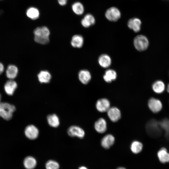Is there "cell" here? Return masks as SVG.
<instances>
[{
  "label": "cell",
  "mask_w": 169,
  "mask_h": 169,
  "mask_svg": "<svg viewBox=\"0 0 169 169\" xmlns=\"http://www.w3.org/2000/svg\"><path fill=\"white\" fill-rule=\"evenodd\" d=\"M152 88L154 92L160 94L165 91L166 88L165 84L162 80H158L153 82L152 85Z\"/></svg>",
  "instance_id": "20"
},
{
  "label": "cell",
  "mask_w": 169,
  "mask_h": 169,
  "mask_svg": "<svg viewBox=\"0 0 169 169\" xmlns=\"http://www.w3.org/2000/svg\"><path fill=\"white\" fill-rule=\"evenodd\" d=\"M107 112L109 118L112 122H116L121 118V112L120 110L116 107H110Z\"/></svg>",
  "instance_id": "11"
},
{
  "label": "cell",
  "mask_w": 169,
  "mask_h": 169,
  "mask_svg": "<svg viewBox=\"0 0 169 169\" xmlns=\"http://www.w3.org/2000/svg\"><path fill=\"white\" fill-rule=\"evenodd\" d=\"M37 161L33 157L28 156L24 160L23 165L26 169H33L36 166Z\"/></svg>",
  "instance_id": "26"
},
{
  "label": "cell",
  "mask_w": 169,
  "mask_h": 169,
  "mask_svg": "<svg viewBox=\"0 0 169 169\" xmlns=\"http://www.w3.org/2000/svg\"><path fill=\"white\" fill-rule=\"evenodd\" d=\"M71 8L73 12L76 15H81L83 14L84 7L82 3L79 2L74 3L72 5Z\"/></svg>",
  "instance_id": "25"
},
{
  "label": "cell",
  "mask_w": 169,
  "mask_h": 169,
  "mask_svg": "<svg viewBox=\"0 0 169 169\" xmlns=\"http://www.w3.org/2000/svg\"><path fill=\"white\" fill-rule=\"evenodd\" d=\"M157 156L161 162L162 163L169 162V152L166 148H161L157 152Z\"/></svg>",
  "instance_id": "17"
},
{
  "label": "cell",
  "mask_w": 169,
  "mask_h": 169,
  "mask_svg": "<svg viewBox=\"0 0 169 169\" xmlns=\"http://www.w3.org/2000/svg\"><path fill=\"white\" fill-rule=\"evenodd\" d=\"M95 19L94 16L90 13L85 14L81 21L82 25L85 28H88L95 24Z\"/></svg>",
  "instance_id": "13"
},
{
  "label": "cell",
  "mask_w": 169,
  "mask_h": 169,
  "mask_svg": "<svg viewBox=\"0 0 169 169\" xmlns=\"http://www.w3.org/2000/svg\"><path fill=\"white\" fill-rule=\"evenodd\" d=\"M27 17L32 20L38 19L40 16V12L38 8L34 7L28 8L26 12Z\"/></svg>",
  "instance_id": "19"
},
{
  "label": "cell",
  "mask_w": 169,
  "mask_h": 169,
  "mask_svg": "<svg viewBox=\"0 0 169 169\" xmlns=\"http://www.w3.org/2000/svg\"><path fill=\"white\" fill-rule=\"evenodd\" d=\"M26 136L30 140H34L37 138L39 134L38 129L33 125H29L25 128L24 131Z\"/></svg>",
  "instance_id": "8"
},
{
  "label": "cell",
  "mask_w": 169,
  "mask_h": 169,
  "mask_svg": "<svg viewBox=\"0 0 169 169\" xmlns=\"http://www.w3.org/2000/svg\"><path fill=\"white\" fill-rule=\"evenodd\" d=\"M110 103L109 100L106 98L99 99L96 103L97 110L100 112H104L107 111L110 108Z\"/></svg>",
  "instance_id": "9"
},
{
  "label": "cell",
  "mask_w": 169,
  "mask_h": 169,
  "mask_svg": "<svg viewBox=\"0 0 169 169\" xmlns=\"http://www.w3.org/2000/svg\"><path fill=\"white\" fill-rule=\"evenodd\" d=\"M105 16L108 20L111 22H116L120 18L121 13L118 8L112 7L106 10Z\"/></svg>",
  "instance_id": "5"
},
{
  "label": "cell",
  "mask_w": 169,
  "mask_h": 169,
  "mask_svg": "<svg viewBox=\"0 0 169 169\" xmlns=\"http://www.w3.org/2000/svg\"><path fill=\"white\" fill-rule=\"evenodd\" d=\"M94 127L95 130L98 133H103L107 129V123L106 120L103 118H100L95 123Z\"/></svg>",
  "instance_id": "15"
},
{
  "label": "cell",
  "mask_w": 169,
  "mask_h": 169,
  "mask_svg": "<svg viewBox=\"0 0 169 169\" xmlns=\"http://www.w3.org/2000/svg\"><path fill=\"white\" fill-rule=\"evenodd\" d=\"M16 110L15 106L6 102L0 103V116L6 120H9L12 117L13 113Z\"/></svg>",
  "instance_id": "3"
},
{
  "label": "cell",
  "mask_w": 169,
  "mask_h": 169,
  "mask_svg": "<svg viewBox=\"0 0 169 169\" xmlns=\"http://www.w3.org/2000/svg\"><path fill=\"white\" fill-rule=\"evenodd\" d=\"M166 90L169 93V83L167 84L166 87Z\"/></svg>",
  "instance_id": "34"
},
{
  "label": "cell",
  "mask_w": 169,
  "mask_h": 169,
  "mask_svg": "<svg viewBox=\"0 0 169 169\" xmlns=\"http://www.w3.org/2000/svg\"><path fill=\"white\" fill-rule=\"evenodd\" d=\"M4 70V66L2 63L0 62V74H2Z\"/></svg>",
  "instance_id": "32"
},
{
  "label": "cell",
  "mask_w": 169,
  "mask_h": 169,
  "mask_svg": "<svg viewBox=\"0 0 169 169\" xmlns=\"http://www.w3.org/2000/svg\"><path fill=\"white\" fill-rule=\"evenodd\" d=\"M141 20L137 18H133L129 19L127 22V26L134 32L137 33L141 29Z\"/></svg>",
  "instance_id": "10"
},
{
  "label": "cell",
  "mask_w": 169,
  "mask_h": 169,
  "mask_svg": "<svg viewBox=\"0 0 169 169\" xmlns=\"http://www.w3.org/2000/svg\"><path fill=\"white\" fill-rule=\"evenodd\" d=\"M59 167L58 163L53 160L48 161L45 164L46 169H59Z\"/></svg>",
  "instance_id": "30"
},
{
  "label": "cell",
  "mask_w": 169,
  "mask_h": 169,
  "mask_svg": "<svg viewBox=\"0 0 169 169\" xmlns=\"http://www.w3.org/2000/svg\"><path fill=\"white\" fill-rule=\"evenodd\" d=\"M148 105L150 110L154 113L159 112L162 108L161 101L158 99L152 97L148 101Z\"/></svg>",
  "instance_id": "6"
},
{
  "label": "cell",
  "mask_w": 169,
  "mask_h": 169,
  "mask_svg": "<svg viewBox=\"0 0 169 169\" xmlns=\"http://www.w3.org/2000/svg\"><path fill=\"white\" fill-rule=\"evenodd\" d=\"M133 45L137 51L142 52L146 50L149 45V42L147 37L143 35H138L133 40Z\"/></svg>",
  "instance_id": "4"
},
{
  "label": "cell",
  "mask_w": 169,
  "mask_h": 169,
  "mask_svg": "<svg viewBox=\"0 0 169 169\" xmlns=\"http://www.w3.org/2000/svg\"><path fill=\"white\" fill-rule=\"evenodd\" d=\"M57 1L59 5L61 6L65 5L68 1V0H57Z\"/></svg>",
  "instance_id": "31"
},
{
  "label": "cell",
  "mask_w": 169,
  "mask_h": 169,
  "mask_svg": "<svg viewBox=\"0 0 169 169\" xmlns=\"http://www.w3.org/2000/svg\"><path fill=\"white\" fill-rule=\"evenodd\" d=\"M38 77L39 82L42 83H49L51 78L50 74L47 70L41 71L38 74Z\"/></svg>",
  "instance_id": "23"
},
{
  "label": "cell",
  "mask_w": 169,
  "mask_h": 169,
  "mask_svg": "<svg viewBox=\"0 0 169 169\" xmlns=\"http://www.w3.org/2000/svg\"><path fill=\"white\" fill-rule=\"evenodd\" d=\"M67 133L71 137H77L82 138L85 135L84 130L79 127L76 125H72L68 129Z\"/></svg>",
  "instance_id": "7"
},
{
  "label": "cell",
  "mask_w": 169,
  "mask_h": 169,
  "mask_svg": "<svg viewBox=\"0 0 169 169\" xmlns=\"http://www.w3.org/2000/svg\"><path fill=\"white\" fill-rule=\"evenodd\" d=\"M117 169H126L125 168H124V167H120L118 168Z\"/></svg>",
  "instance_id": "35"
},
{
  "label": "cell",
  "mask_w": 169,
  "mask_h": 169,
  "mask_svg": "<svg viewBox=\"0 0 169 169\" xmlns=\"http://www.w3.org/2000/svg\"><path fill=\"white\" fill-rule=\"evenodd\" d=\"M78 77L80 81L84 84H87L91 78L90 73L86 70H80L79 72Z\"/></svg>",
  "instance_id": "22"
},
{
  "label": "cell",
  "mask_w": 169,
  "mask_h": 169,
  "mask_svg": "<svg viewBox=\"0 0 169 169\" xmlns=\"http://www.w3.org/2000/svg\"><path fill=\"white\" fill-rule=\"evenodd\" d=\"M98 62L101 67L106 68L110 66L112 60L110 56L107 54H102L99 57Z\"/></svg>",
  "instance_id": "14"
},
{
  "label": "cell",
  "mask_w": 169,
  "mask_h": 169,
  "mask_svg": "<svg viewBox=\"0 0 169 169\" xmlns=\"http://www.w3.org/2000/svg\"><path fill=\"white\" fill-rule=\"evenodd\" d=\"M84 40L83 38L81 35H75L72 38L71 44L74 48H80L83 46Z\"/></svg>",
  "instance_id": "24"
},
{
  "label": "cell",
  "mask_w": 169,
  "mask_h": 169,
  "mask_svg": "<svg viewBox=\"0 0 169 169\" xmlns=\"http://www.w3.org/2000/svg\"><path fill=\"white\" fill-rule=\"evenodd\" d=\"M18 73V68L16 65L13 64L9 65L6 71V76L10 79H13L15 78Z\"/></svg>",
  "instance_id": "21"
},
{
  "label": "cell",
  "mask_w": 169,
  "mask_h": 169,
  "mask_svg": "<svg viewBox=\"0 0 169 169\" xmlns=\"http://www.w3.org/2000/svg\"><path fill=\"white\" fill-rule=\"evenodd\" d=\"M1 94H0V103H1Z\"/></svg>",
  "instance_id": "36"
},
{
  "label": "cell",
  "mask_w": 169,
  "mask_h": 169,
  "mask_svg": "<svg viewBox=\"0 0 169 169\" xmlns=\"http://www.w3.org/2000/svg\"><path fill=\"white\" fill-rule=\"evenodd\" d=\"M79 169H88L85 166H81L79 168Z\"/></svg>",
  "instance_id": "33"
},
{
  "label": "cell",
  "mask_w": 169,
  "mask_h": 169,
  "mask_svg": "<svg viewBox=\"0 0 169 169\" xmlns=\"http://www.w3.org/2000/svg\"><path fill=\"white\" fill-rule=\"evenodd\" d=\"M17 87V83L12 79H10L7 81L4 87L6 93L9 95H13Z\"/></svg>",
  "instance_id": "12"
},
{
  "label": "cell",
  "mask_w": 169,
  "mask_h": 169,
  "mask_svg": "<svg viewBox=\"0 0 169 169\" xmlns=\"http://www.w3.org/2000/svg\"><path fill=\"white\" fill-rule=\"evenodd\" d=\"M159 123L161 128L165 131L166 137L169 140V119H163Z\"/></svg>",
  "instance_id": "28"
},
{
  "label": "cell",
  "mask_w": 169,
  "mask_h": 169,
  "mask_svg": "<svg viewBox=\"0 0 169 169\" xmlns=\"http://www.w3.org/2000/svg\"><path fill=\"white\" fill-rule=\"evenodd\" d=\"M34 40L37 43L45 44L49 41L50 32L48 28L45 26L38 27L33 31Z\"/></svg>",
  "instance_id": "1"
},
{
  "label": "cell",
  "mask_w": 169,
  "mask_h": 169,
  "mask_svg": "<svg viewBox=\"0 0 169 169\" xmlns=\"http://www.w3.org/2000/svg\"><path fill=\"white\" fill-rule=\"evenodd\" d=\"M48 122L50 126L53 127H57L59 125V118L55 114H50L47 116Z\"/></svg>",
  "instance_id": "27"
},
{
  "label": "cell",
  "mask_w": 169,
  "mask_h": 169,
  "mask_svg": "<svg viewBox=\"0 0 169 169\" xmlns=\"http://www.w3.org/2000/svg\"><path fill=\"white\" fill-rule=\"evenodd\" d=\"M168 0V1H169V0Z\"/></svg>",
  "instance_id": "37"
},
{
  "label": "cell",
  "mask_w": 169,
  "mask_h": 169,
  "mask_svg": "<svg viewBox=\"0 0 169 169\" xmlns=\"http://www.w3.org/2000/svg\"><path fill=\"white\" fill-rule=\"evenodd\" d=\"M117 77V74L115 70L109 69L105 71L103 76V79L106 82L110 83L115 80Z\"/></svg>",
  "instance_id": "18"
},
{
  "label": "cell",
  "mask_w": 169,
  "mask_h": 169,
  "mask_svg": "<svg viewBox=\"0 0 169 169\" xmlns=\"http://www.w3.org/2000/svg\"><path fill=\"white\" fill-rule=\"evenodd\" d=\"M143 145L141 142L138 141H134L131 145V149L134 153L137 154L140 153L142 150Z\"/></svg>",
  "instance_id": "29"
},
{
  "label": "cell",
  "mask_w": 169,
  "mask_h": 169,
  "mask_svg": "<svg viewBox=\"0 0 169 169\" xmlns=\"http://www.w3.org/2000/svg\"><path fill=\"white\" fill-rule=\"evenodd\" d=\"M115 141V137L112 135L107 134L102 138L101 144L103 148L108 149L113 144Z\"/></svg>",
  "instance_id": "16"
},
{
  "label": "cell",
  "mask_w": 169,
  "mask_h": 169,
  "mask_svg": "<svg viewBox=\"0 0 169 169\" xmlns=\"http://www.w3.org/2000/svg\"><path fill=\"white\" fill-rule=\"evenodd\" d=\"M146 129L148 135L153 138H157L161 134L162 129L159 122L155 119L148 121L146 125Z\"/></svg>",
  "instance_id": "2"
}]
</instances>
